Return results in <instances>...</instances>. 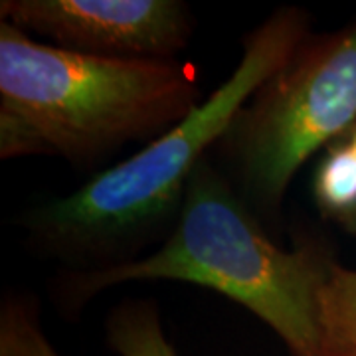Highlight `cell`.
Instances as JSON below:
<instances>
[{
  "mask_svg": "<svg viewBox=\"0 0 356 356\" xmlns=\"http://www.w3.org/2000/svg\"><path fill=\"white\" fill-rule=\"evenodd\" d=\"M311 34V16L281 6L243 38L232 76L186 119L67 196L20 214L26 242L67 271L121 266L165 240L192 175L226 135L236 115Z\"/></svg>",
  "mask_w": 356,
  "mask_h": 356,
  "instance_id": "6da1fadb",
  "label": "cell"
},
{
  "mask_svg": "<svg viewBox=\"0 0 356 356\" xmlns=\"http://www.w3.org/2000/svg\"><path fill=\"white\" fill-rule=\"evenodd\" d=\"M334 264L331 248L313 238L295 250L275 245L261 218L206 156L186 186L175 226L154 252L121 266L67 271L56 295L62 309L79 311L123 283H192L245 307L291 356H325L321 297Z\"/></svg>",
  "mask_w": 356,
  "mask_h": 356,
  "instance_id": "7a4b0ae2",
  "label": "cell"
},
{
  "mask_svg": "<svg viewBox=\"0 0 356 356\" xmlns=\"http://www.w3.org/2000/svg\"><path fill=\"white\" fill-rule=\"evenodd\" d=\"M200 86L180 60H111L36 42L0 22V156H60L102 165L159 139L196 105Z\"/></svg>",
  "mask_w": 356,
  "mask_h": 356,
  "instance_id": "3957f363",
  "label": "cell"
},
{
  "mask_svg": "<svg viewBox=\"0 0 356 356\" xmlns=\"http://www.w3.org/2000/svg\"><path fill=\"white\" fill-rule=\"evenodd\" d=\"M355 123L356 20L311 32L248 99L218 147L245 204L275 220L301 166Z\"/></svg>",
  "mask_w": 356,
  "mask_h": 356,
  "instance_id": "277c9868",
  "label": "cell"
},
{
  "mask_svg": "<svg viewBox=\"0 0 356 356\" xmlns=\"http://www.w3.org/2000/svg\"><path fill=\"white\" fill-rule=\"evenodd\" d=\"M0 22L56 48L111 60H177L194 28L180 0H2Z\"/></svg>",
  "mask_w": 356,
  "mask_h": 356,
  "instance_id": "5b68a950",
  "label": "cell"
},
{
  "mask_svg": "<svg viewBox=\"0 0 356 356\" xmlns=\"http://www.w3.org/2000/svg\"><path fill=\"white\" fill-rule=\"evenodd\" d=\"M311 191L321 216L356 234V153L343 139L323 151Z\"/></svg>",
  "mask_w": 356,
  "mask_h": 356,
  "instance_id": "8992f818",
  "label": "cell"
},
{
  "mask_svg": "<svg viewBox=\"0 0 356 356\" xmlns=\"http://www.w3.org/2000/svg\"><path fill=\"white\" fill-rule=\"evenodd\" d=\"M105 339L115 356H177L166 339L159 309L147 299H127L105 321Z\"/></svg>",
  "mask_w": 356,
  "mask_h": 356,
  "instance_id": "52a82bcc",
  "label": "cell"
},
{
  "mask_svg": "<svg viewBox=\"0 0 356 356\" xmlns=\"http://www.w3.org/2000/svg\"><path fill=\"white\" fill-rule=\"evenodd\" d=\"M325 356H356V269L334 264L321 297Z\"/></svg>",
  "mask_w": 356,
  "mask_h": 356,
  "instance_id": "ba28073f",
  "label": "cell"
},
{
  "mask_svg": "<svg viewBox=\"0 0 356 356\" xmlns=\"http://www.w3.org/2000/svg\"><path fill=\"white\" fill-rule=\"evenodd\" d=\"M0 356H60L40 327L32 301L6 295L0 309Z\"/></svg>",
  "mask_w": 356,
  "mask_h": 356,
  "instance_id": "9c48e42d",
  "label": "cell"
},
{
  "mask_svg": "<svg viewBox=\"0 0 356 356\" xmlns=\"http://www.w3.org/2000/svg\"><path fill=\"white\" fill-rule=\"evenodd\" d=\"M341 139H343L344 143H346V145H348V147H350V149L356 153V123L350 127V131H348L344 137H341Z\"/></svg>",
  "mask_w": 356,
  "mask_h": 356,
  "instance_id": "30bf717a",
  "label": "cell"
}]
</instances>
